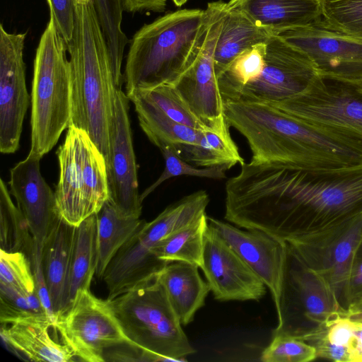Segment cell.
<instances>
[{"label":"cell","instance_id":"45","mask_svg":"<svg viewBox=\"0 0 362 362\" xmlns=\"http://www.w3.org/2000/svg\"><path fill=\"white\" fill-rule=\"evenodd\" d=\"M362 312V298L352 303L348 308V313Z\"/></svg>","mask_w":362,"mask_h":362},{"label":"cell","instance_id":"5","mask_svg":"<svg viewBox=\"0 0 362 362\" xmlns=\"http://www.w3.org/2000/svg\"><path fill=\"white\" fill-rule=\"evenodd\" d=\"M67 44L49 18L36 49L31 89L30 149L41 158L50 151L71 116Z\"/></svg>","mask_w":362,"mask_h":362},{"label":"cell","instance_id":"7","mask_svg":"<svg viewBox=\"0 0 362 362\" xmlns=\"http://www.w3.org/2000/svg\"><path fill=\"white\" fill-rule=\"evenodd\" d=\"M57 155L59 177L55 189L59 213L73 226L97 214L108 199L105 158L88 133L72 124Z\"/></svg>","mask_w":362,"mask_h":362},{"label":"cell","instance_id":"32","mask_svg":"<svg viewBox=\"0 0 362 362\" xmlns=\"http://www.w3.org/2000/svg\"><path fill=\"white\" fill-rule=\"evenodd\" d=\"M6 182L0 180V249L23 252L31 259L35 243L27 221L11 199Z\"/></svg>","mask_w":362,"mask_h":362},{"label":"cell","instance_id":"41","mask_svg":"<svg viewBox=\"0 0 362 362\" xmlns=\"http://www.w3.org/2000/svg\"><path fill=\"white\" fill-rule=\"evenodd\" d=\"M49 18L66 44L71 40L75 25L76 0H47Z\"/></svg>","mask_w":362,"mask_h":362},{"label":"cell","instance_id":"3","mask_svg":"<svg viewBox=\"0 0 362 362\" xmlns=\"http://www.w3.org/2000/svg\"><path fill=\"white\" fill-rule=\"evenodd\" d=\"M67 47L71 88L70 124L88 133L107 162L118 89L93 1L76 3L74 30Z\"/></svg>","mask_w":362,"mask_h":362},{"label":"cell","instance_id":"8","mask_svg":"<svg viewBox=\"0 0 362 362\" xmlns=\"http://www.w3.org/2000/svg\"><path fill=\"white\" fill-rule=\"evenodd\" d=\"M278 325L272 336L300 339L329 320L347 315L327 281L308 267L286 243V255L279 301Z\"/></svg>","mask_w":362,"mask_h":362},{"label":"cell","instance_id":"36","mask_svg":"<svg viewBox=\"0 0 362 362\" xmlns=\"http://www.w3.org/2000/svg\"><path fill=\"white\" fill-rule=\"evenodd\" d=\"M133 91H137L152 102L173 120L198 130L207 129L191 112L173 84H162L151 89Z\"/></svg>","mask_w":362,"mask_h":362},{"label":"cell","instance_id":"2","mask_svg":"<svg viewBox=\"0 0 362 362\" xmlns=\"http://www.w3.org/2000/svg\"><path fill=\"white\" fill-rule=\"evenodd\" d=\"M228 125L246 139L252 162L315 168L362 163V141L294 117L269 105L225 100Z\"/></svg>","mask_w":362,"mask_h":362},{"label":"cell","instance_id":"11","mask_svg":"<svg viewBox=\"0 0 362 362\" xmlns=\"http://www.w3.org/2000/svg\"><path fill=\"white\" fill-rule=\"evenodd\" d=\"M272 106L362 141V93L354 83L317 75L304 92Z\"/></svg>","mask_w":362,"mask_h":362},{"label":"cell","instance_id":"30","mask_svg":"<svg viewBox=\"0 0 362 362\" xmlns=\"http://www.w3.org/2000/svg\"><path fill=\"white\" fill-rule=\"evenodd\" d=\"M355 339L354 321L347 314L329 320L303 340L315 349L317 358L352 362Z\"/></svg>","mask_w":362,"mask_h":362},{"label":"cell","instance_id":"50","mask_svg":"<svg viewBox=\"0 0 362 362\" xmlns=\"http://www.w3.org/2000/svg\"><path fill=\"white\" fill-rule=\"evenodd\" d=\"M94 1V0H76V2H83V1Z\"/></svg>","mask_w":362,"mask_h":362},{"label":"cell","instance_id":"48","mask_svg":"<svg viewBox=\"0 0 362 362\" xmlns=\"http://www.w3.org/2000/svg\"><path fill=\"white\" fill-rule=\"evenodd\" d=\"M354 83L356 88L362 93V80Z\"/></svg>","mask_w":362,"mask_h":362},{"label":"cell","instance_id":"15","mask_svg":"<svg viewBox=\"0 0 362 362\" xmlns=\"http://www.w3.org/2000/svg\"><path fill=\"white\" fill-rule=\"evenodd\" d=\"M305 53L318 75L351 83L362 80V40L318 23L276 35Z\"/></svg>","mask_w":362,"mask_h":362},{"label":"cell","instance_id":"22","mask_svg":"<svg viewBox=\"0 0 362 362\" xmlns=\"http://www.w3.org/2000/svg\"><path fill=\"white\" fill-rule=\"evenodd\" d=\"M76 226L60 216L42 250V263L52 306L57 317L69 306V286Z\"/></svg>","mask_w":362,"mask_h":362},{"label":"cell","instance_id":"28","mask_svg":"<svg viewBox=\"0 0 362 362\" xmlns=\"http://www.w3.org/2000/svg\"><path fill=\"white\" fill-rule=\"evenodd\" d=\"M181 158L197 166L227 165L230 168L245 163L232 139L229 129L221 131L202 130L196 144H183L173 149Z\"/></svg>","mask_w":362,"mask_h":362},{"label":"cell","instance_id":"33","mask_svg":"<svg viewBox=\"0 0 362 362\" xmlns=\"http://www.w3.org/2000/svg\"><path fill=\"white\" fill-rule=\"evenodd\" d=\"M98 18L107 45L115 83L121 89L124 83L122 64L128 39L122 30L124 8L122 0H94Z\"/></svg>","mask_w":362,"mask_h":362},{"label":"cell","instance_id":"25","mask_svg":"<svg viewBox=\"0 0 362 362\" xmlns=\"http://www.w3.org/2000/svg\"><path fill=\"white\" fill-rule=\"evenodd\" d=\"M127 95L134 104L141 129L158 148L167 146L175 149L180 145L199 141L202 130L173 120L137 91H132Z\"/></svg>","mask_w":362,"mask_h":362},{"label":"cell","instance_id":"29","mask_svg":"<svg viewBox=\"0 0 362 362\" xmlns=\"http://www.w3.org/2000/svg\"><path fill=\"white\" fill-rule=\"evenodd\" d=\"M98 262V222L95 214L76 226L69 286V305L79 289H90Z\"/></svg>","mask_w":362,"mask_h":362},{"label":"cell","instance_id":"13","mask_svg":"<svg viewBox=\"0 0 362 362\" xmlns=\"http://www.w3.org/2000/svg\"><path fill=\"white\" fill-rule=\"evenodd\" d=\"M361 239L362 214L287 243L308 267L327 281L345 308L346 283L354 252Z\"/></svg>","mask_w":362,"mask_h":362},{"label":"cell","instance_id":"23","mask_svg":"<svg viewBox=\"0 0 362 362\" xmlns=\"http://www.w3.org/2000/svg\"><path fill=\"white\" fill-rule=\"evenodd\" d=\"M199 268L187 262H173L168 263L157 276L182 325L193 321L210 291L207 281L199 273Z\"/></svg>","mask_w":362,"mask_h":362},{"label":"cell","instance_id":"38","mask_svg":"<svg viewBox=\"0 0 362 362\" xmlns=\"http://www.w3.org/2000/svg\"><path fill=\"white\" fill-rule=\"evenodd\" d=\"M0 284L24 293L36 291L32 264L25 253L0 249Z\"/></svg>","mask_w":362,"mask_h":362},{"label":"cell","instance_id":"10","mask_svg":"<svg viewBox=\"0 0 362 362\" xmlns=\"http://www.w3.org/2000/svg\"><path fill=\"white\" fill-rule=\"evenodd\" d=\"M54 330L80 361L103 362L107 349L131 341L109 300L79 289L69 307L56 318Z\"/></svg>","mask_w":362,"mask_h":362},{"label":"cell","instance_id":"31","mask_svg":"<svg viewBox=\"0 0 362 362\" xmlns=\"http://www.w3.org/2000/svg\"><path fill=\"white\" fill-rule=\"evenodd\" d=\"M208 228L205 214L193 224L174 233L158 242L152 251L160 259L170 263L184 262L202 266L204 236Z\"/></svg>","mask_w":362,"mask_h":362},{"label":"cell","instance_id":"35","mask_svg":"<svg viewBox=\"0 0 362 362\" xmlns=\"http://www.w3.org/2000/svg\"><path fill=\"white\" fill-rule=\"evenodd\" d=\"M321 25L362 40V0H337L322 3Z\"/></svg>","mask_w":362,"mask_h":362},{"label":"cell","instance_id":"19","mask_svg":"<svg viewBox=\"0 0 362 362\" xmlns=\"http://www.w3.org/2000/svg\"><path fill=\"white\" fill-rule=\"evenodd\" d=\"M208 225L250 267L272 293L277 305L283 280L286 243L258 230H243L208 216Z\"/></svg>","mask_w":362,"mask_h":362},{"label":"cell","instance_id":"6","mask_svg":"<svg viewBox=\"0 0 362 362\" xmlns=\"http://www.w3.org/2000/svg\"><path fill=\"white\" fill-rule=\"evenodd\" d=\"M157 276L109 300L134 345L169 361H185L196 351Z\"/></svg>","mask_w":362,"mask_h":362},{"label":"cell","instance_id":"49","mask_svg":"<svg viewBox=\"0 0 362 362\" xmlns=\"http://www.w3.org/2000/svg\"><path fill=\"white\" fill-rule=\"evenodd\" d=\"M322 4V3H325V2H329V1H337V0H320Z\"/></svg>","mask_w":362,"mask_h":362},{"label":"cell","instance_id":"16","mask_svg":"<svg viewBox=\"0 0 362 362\" xmlns=\"http://www.w3.org/2000/svg\"><path fill=\"white\" fill-rule=\"evenodd\" d=\"M129 100L122 89L117 90L110 153L106 162L108 200L122 216L140 218L142 201L139 192Z\"/></svg>","mask_w":362,"mask_h":362},{"label":"cell","instance_id":"20","mask_svg":"<svg viewBox=\"0 0 362 362\" xmlns=\"http://www.w3.org/2000/svg\"><path fill=\"white\" fill-rule=\"evenodd\" d=\"M226 6L241 11L273 35L317 23L323 14L320 0H230Z\"/></svg>","mask_w":362,"mask_h":362},{"label":"cell","instance_id":"24","mask_svg":"<svg viewBox=\"0 0 362 362\" xmlns=\"http://www.w3.org/2000/svg\"><path fill=\"white\" fill-rule=\"evenodd\" d=\"M272 35L241 11L226 8L214 52L216 76L240 54L257 45L267 43Z\"/></svg>","mask_w":362,"mask_h":362},{"label":"cell","instance_id":"21","mask_svg":"<svg viewBox=\"0 0 362 362\" xmlns=\"http://www.w3.org/2000/svg\"><path fill=\"white\" fill-rule=\"evenodd\" d=\"M53 324L46 313L20 317L8 325H1V336L13 350L31 361L69 362L75 356L64 344L49 334Z\"/></svg>","mask_w":362,"mask_h":362},{"label":"cell","instance_id":"34","mask_svg":"<svg viewBox=\"0 0 362 362\" xmlns=\"http://www.w3.org/2000/svg\"><path fill=\"white\" fill-rule=\"evenodd\" d=\"M266 44L257 45L240 54L217 77L223 101L230 100L243 86L261 74L264 66Z\"/></svg>","mask_w":362,"mask_h":362},{"label":"cell","instance_id":"27","mask_svg":"<svg viewBox=\"0 0 362 362\" xmlns=\"http://www.w3.org/2000/svg\"><path fill=\"white\" fill-rule=\"evenodd\" d=\"M96 216L98 262L95 274L103 279L111 259L145 220L122 216L108 199Z\"/></svg>","mask_w":362,"mask_h":362},{"label":"cell","instance_id":"39","mask_svg":"<svg viewBox=\"0 0 362 362\" xmlns=\"http://www.w3.org/2000/svg\"><path fill=\"white\" fill-rule=\"evenodd\" d=\"M44 313H46L37 291L24 293L0 284L1 325L10 324L26 315Z\"/></svg>","mask_w":362,"mask_h":362},{"label":"cell","instance_id":"42","mask_svg":"<svg viewBox=\"0 0 362 362\" xmlns=\"http://www.w3.org/2000/svg\"><path fill=\"white\" fill-rule=\"evenodd\" d=\"M362 298V239L352 259L344 295V308L349 307Z\"/></svg>","mask_w":362,"mask_h":362},{"label":"cell","instance_id":"44","mask_svg":"<svg viewBox=\"0 0 362 362\" xmlns=\"http://www.w3.org/2000/svg\"><path fill=\"white\" fill-rule=\"evenodd\" d=\"M353 321L356 339L352 362H362V322Z\"/></svg>","mask_w":362,"mask_h":362},{"label":"cell","instance_id":"43","mask_svg":"<svg viewBox=\"0 0 362 362\" xmlns=\"http://www.w3.org/2000/svg\"><path fill=\"white\" fill-rule=\"evenodd\" d=\"M124 11L131 13L164 11L166 0H122Z\"/></svg>","mask_w":362,"mask_h":362},{"label":"cell","instance_id":"4","mask_svg":"<svg viewBox=\"0 0 362 362\" xmlns=\"http://www.w3.org/2000/svg\"><path fill=\"white\" fill-rule=\"evenodd\" d=\"M206 21L205 10L168 13L132 37L124 76L126 94L173 83L189 65Z\"/></svg>","mask_w":362,"mask_h":362},{"label":"cell","instance_id":"47","mask_svg":"<svg viewBox=\"0 0 362 362\" xmlns=\"http://www.w3.org/2000/svg\"><path fill=\"white\" fill-rule=\"evenodd\" d=\"M172 1L177 6H181L187 1V0H172Z\"/></svg>","mask_w":362,"mask_h":362},{"label":"cell","instance_id":"12","mask_svg":"<svg viewBox=\"0 0 362 362\" xmlns=\"http://www.w3.org/2000/svg\"><path fill=\"white\" fill-rule=\"evenodd\" d=\"M317 75L305 53L274 35L266 44L261 74L228 100L274 105L304 92Z\"/></svg>","mask_w":362,"mask_h":362},{"label":"cell","instance_id":"1","mask_svg":"<svg viewBox=\"0 0 362 362\" xmlns=\"http://www.w3.org/2000/svg\"><path fill=\"white\" fill-rule=\"evenodd\" d=\"M225 219L287 243L362 214V163H244L226 183Z\"/></svg>","mask_w":362,"mask_h":362},{"label":"cell","instance_id":"46","mask_svg":"<svg viewBox=\"0 0 362 362\" xmlns=\"http://www.w3.org/2000/svg\"><path fill=\"white\" fill-rule=\"evenodd\" d=\"M348 316L352 320L362 322V312L348 313Z\"/></svg>","mask_w":362,"mask_h":362},{"label":"cell","instance_id":"37","mask_svg":"<svg viewBox=\"0 0 362 362\" xmlns=\"http://www.w3.org/2000/svg\"><path fill=\"white\" fill-rule=\"evenodd\" d=\"M159 149L165 160V168L159 177L141 194L142 202L164 181L171 177L189 175L220 180L226 178V172L230 169L225 165L198 168L178 156L169 146H163Z\"/></svg>","mask_w":362,"mask_h":362},{"label":"cell","instance_id":"14","mask_svg":"<svg viewBox=\"0 0 362 362\" xmlns=\"http://www.w3.org/2000/svg\"><path fill=\"white\" fill-rule=\"evenodd\" d=\"M26 33H12L0 25V151L19 148L30 95L25 83L23 51Z\"/></svg>","mask_w":362,"mask_h":362},{"label":"cell","instance_id":"26","mask_svg":"<svg viewBox=\"0 0 362 362\" xmlns=\"http://www.w3.org/2000/svg\"><path fill=\"white\" fill-rule=\"evenodd\" d=\"M209 197L199 190L184 197L165 208L150 222L145 221L139 230L141 237L152 247L160 240L199 220L206 214Z\"/></svg>","mask_w":362,"mask_h":362},{"label":"cell","instance_id":"17","mask_svg":"<svg viewBox=\"0 0 362 362\" xmlns=\"http://www.w3.org/2000/svg\"><path fill=\"white\" fill-rule=\"evenodd\" d=\"M201 269L218 300H259L266 293L262 281L209 225Z\"/></svg>","mask_w":362,"mask_h":362},{"label":"cell","instance_id":"18","mask_svg":"<svg viewBox=\"0 0 362 362\" xmlns=\"http://www.w3.org/2000/svg\"><path fill=\"white\" fill-rule=\"evenodd\" d=\"M41 157L30 151L10 170L9 192L25 218L35 245L41 250L45 240L61 216L55 192L40 171Z\"/></svg>","mask_w":362,"mask_h":362},{"label":"cell","instance_id":"40","mask_svg":"<svg viewBox=\"0 0 362 362\" xmlns=\"http://www.w3.org/2000/svg\"><path fill=\"white\" fill-rule=\"evenodd\" d=\"M317 358L315 349L306 341L290 336L275 335L262 351L264 362H308Z\"/></svg>","mask_w":362,"mask_h":362},{"label":"cell","instance_id":"9","mask_svg":"<svg viewBox=\"0 0 362 362\" xmlns=\"http://www.w3.org/2000/svg\"><path fill=\"white\" fill-rule=\"evenodd\" d=\"M226 4L222 1L208 4L205 28L194 55L186 69L171 83L191 112L207 129L214 131L229 128L214 68V52Z\"/></svg>","mask_w":362,"mask_h":362}]
</instances>
